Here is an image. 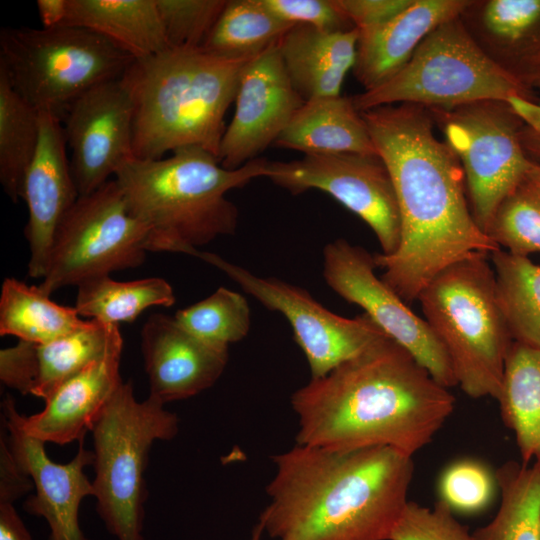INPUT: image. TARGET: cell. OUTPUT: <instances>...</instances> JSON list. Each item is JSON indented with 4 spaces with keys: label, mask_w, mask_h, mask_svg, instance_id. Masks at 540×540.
Here are the masks:
<instances>
[{
    "label": "cell",
    "mask_w": 540,
    "mask_h": 540,
    "mask_svg": "<svg viewBox=\"0 0 540 540\" xmlns=\"http://www.w3.org/2000/svg\"><path fill=\"white\" fill-rule=\"evenodd\" d=\"M394 185L401 240L391 255L375 254L380 277L407 304L441 270L500 247L472 215L459 158L435 134L428 108L386 105L361 112Z\"/></svg>",
    "instance_id": "1"
},
{
    "label": "cell",
    "mask_w": 540,
    "mask_h": 540,
    "mask_svg": "<svg viewBox=\"0 0 540 540\" xmlns=\"http://www.w3.org/2000/svg\"><path fill=\"white\" fill-rule=\"evenodd\" d=\"M448 389L385 336L292 394L296 443L331 451L383 446L412 457L452 414Z\"/></svg>",
    "instance_id": "2"
},
{
    "label": "cell",
    "mask_w": 540,
    "mask_h": 540,
    "mask_svg": "<svg viewBox=\"0 0 540 540\" xmlns=\"http://www.w3.org/2000/svg\"><path fill=\"white\" fill-rule=\"evenodd\" d=\"M259 520L278 540H388L408 503L412 457L390 447L297 444L272 457Z\"/></svg>",
    "instance_id": "3"
},
{
    "label": "cell",
    "mask_w": 540,
    "mask_h": 540,
    "mask_svg": "<svg viewBox=\"0 0 540 540\" xmlns=\"http://www.w3.org/2000/svg\"><path fill=\"white\" fill-rule=\"evenodd\" d=\"M248 61L201 47H170L134 59L121 77L133 105L134 158L161 159L180 148L200 147L219 159L224 118Z\"/></svg>",
    "instance_id": "4"
},
{
    "label": "cell",
    "mask_w": 540,
    "mask_h": 540,
    "mask_svg": "<svg viewBox=\"0 0 540 540\" xmlns=\"http://www.w3.org/2000/svg\"><path fill=\"white\" fill-rule=\"evenodd\" d=\"M257 158L230 170L200 147L170 157L126 161L115 173L130 212L148 229L147 250L192 255L217 237L235 234L237 206L226 193L265 177Z\"/></svg>",
    "instance_id": "5"
},
{
    "label": "cell",
    "mask_w": 540,
    "mask_h": 540,
    "mask_svg": "<svg viewBox=\"0 0 540 540\" xmlns=\"http://www.w3.org/2000/svg\"><path fill=\"white\" fill-rule=\"evenodd\" d=\"M488 256L477 254L447 266L417 298L450 359L457 385L475 399L498 398L514 342L497 301Z\"/></svg>",
    "instance_id": "6"
},
{
    "label": "cell",
    "mask_w": 540,
    "mask_h": 540,
    "mask_svg": "<svg viewBox=\"0 0 540 540\" xmlns=\"http://www.w3.org/2000/svg\"><path fill=\"white\" fill-rule=\"evenodd\" d=\"M133 61L109 40L78 26L0 31V71L28 104L61 121L83 94L121 79Z\"/></svg>",
    "instance_id": "7"
},
{
    "label": "cell",
    "mask_w": 540,
    "mask_h": 540,
    "mask_svg": "<svg viewBox=\"0 0 540 540\" xmlns=\"http://www.w3.org/2000/svg\"><path fill=\"white\" fill-rule=\"evenodd\" d=\"M489 99L511 104L521 117L539 101L482 52L459 16L431 31L390 80L352 97L359 112L395 104L442 108Z\"/></svg>",
    "instance_id": "8"
},
{
    "label": "cell",
    "mask_w": 540,
    "mask_h": 540,
    "mask_svg": "<svg viewBox=\"0 0 540 540\" xmlns=\"http://www.w3.org/2000/svg\"><path fill=\"white\" fill-rule=\"evenodd\" d=\"M179 420L164 404L135 397L131 381L122 382L91 429L92 481L96 510L117 540H144V473L157 440H171Z\"/></svg>",
    "instance_id": "9"
},
{
    "label": "cell",
    "mask_w": 540,
    "mask_h": 540,
    "mask_svg": "<svg viewBox=\"0 0 540 540\" xmlns=\"http://www.w3.org/2000/svg\"><path fill=\"white\" fill-rule=\"evenodd\" d=\"M147 227L129 210L115 179L80 195L55 233L38 287L47 295L85 280L136 268L146 257Z\"/></svg>",
    "instance_id": "10"
},
{
    "label": "cell",
    "mask_w": 540,
    "mask_h": 540,
    "mask_svg": "<svg viewBox=\"0 0 540 540\" xmlns=\"http://www.w3.org/2000/svg\"><path fill=\"white\" fill-rule=\"evenodd\" d=\"M428 109L460 160L472 215L486 233L499 204L531 166L520 141L525 122L502 100Z\"/></svg>",
    "instance_id": "11"
},
{
    "label": "cell",
    "mask_w": 540,
    "mask_h": 540,
    "mask_svg": "<svg viewBox=\"0 0 540 540\" xmlns=\"http://www.w3.org/2000/svg\"><path fill=\"white\" fill-rule=\"evenodd\" d=\"M217 267L268 310L278 311L290 323L302 349L311 378H320L387 336L365 313L339 316L296 285L275 277H260L217 254L196 250L194 255Z\"/></svg>",
    "instance_id": "12"
},
{
    "label": "cell",
    "mask_w": 540,
    "mask_h": 540,
    "mask_svg": "<svg viewBox=\"0 0 540 540\" xmlns=\"http://www.w3.org/2000/svg\"><path fill=\"white\" fill-rule=\"evenodd\" d=\"M265 177L292 195L311 189L329 194L371 228L381 254L398 249L399 206L390 173L378 154H306L287 162L267 161Z\"/></svg>",
    "instance_id": "13"
},
{
    "label": "cell",
    "mask_w": 540,
    "mask_h": 540,
    "mask_svg": "<svg viewBox=\"0 0 540 540\" xmlns=\"http://www.w3.org/2000/svg\"><path fill=\"white\" fill-rule=\"evenodd\" d=\"M374 255L343 238L323 250V277L349 303L364 309L379 328L405 348L441 385H457L450 359L433 331L380 277Z\"/></svg>",
    "instance_id": "14"
},
{
    "label": "cell",
    "mask_w": 540,
    "mask_h": 540,
    "mask_svg": "<svg viewBox=\"0 0 540 540\" xmlns=\"http://www.w3.org/2000/svg\"><path fill=\"white\" fill-rule=\"evenodd\" d=\"M132 124V100L121 79L93 87L70 107L62 126L80 195L101 187L134 158Z\"/></svg>",
    "instance_id": "15"
},
{
    "label": "cell",
    "mask_w": 540,
    "mask_h": 540,
    "mask_svg": "<svg viewBox=\"0 0 540 540\" xmlns=\"http://www.w3.org/2000/svg\"><path fill=\"white\" fill-rule=\"evenodd\" d=\"M277 43L250 59L242 70L234 114L219 151L220 164L226 169H238L274 145L305 102L289 80Z\"/></svg>",
    "instance_id": "16"
},
{
    "label": "cell",
    "mask_w": 540,
    "mask_h": 540,
    "mask_svg": "<svg viewBox=\"0 0 540 540\" xmlns=\"http://www.w3.org/2000/svg\"><path fill=\"white\" fill-rule=\"evenodd\" d=\"M14 400L7 396L2 403V422L9 448L34 486L35 493L24 502V510L43 517L50 528V540H88L79 525V508L87 496H93L92 481L84 469L93 464V452L79 441L78 451L65 464L52 461L45 443L27 435L13 412Z\"/></svg>",
    "instance_id": "17"
},
{
    "label": "cell",
    "mask_w": 540,
    "mask_h": 540,
    "mask_svg": "<svg viewBox=\"0 0 540 540\" xmlns=\"http://www.w3.org/2000/svg\"><path fill=\"white\" fill-rule=\"evenodd\" d=\"M39 124V142L24 178L22 199L28 208V275L43 279L57 228L80 194L67 157L62 121L39 112Z\"/></svg>",
    "instance_id": "18"
},
{
    "label": "cell",
    "mask_w": 540,
    "mask_h": 540,
    "mask_svg": "<svg viewBox=\"0 0 540 540\" xmlns=\"http://www.w3.org/2000/svg\"><path fill=\"white\" fill-rule=\"evenodd\" d=\"M140 348L149 396L164 405L213 386L228 362V348L195 337L164 314H153L144 323Z\"/></svg>",
    "instance_id": "19"
},
{
    "label": "cell",
    "mask_w": 540,
    "mask_h": 540,
    "mask_svg": "<svg viewBox=\"0 0 540 540\" xmlns=\"http://www.w3.org/2000/svg\"><path fill=\"white\" fill-rule=\"evenodd\" d=\"M123 341L118 325L96 320L47 343L19 340L0 351V379L23 395L45 399L61 383Z\"/></svg>",
    "instance_id": "20"
},
{
    "label": "cell",
    "mask_w": 540,
    "mask_h": 540,
    "mask_svg": "<svg viewBox=\"0 0 540 540\" xmlns=\"http://www.w3.org/2000/svg\"><path fill=\"white\" fill-rule=\"evenodd\" d=\"M122 349L123 341L61 383L44 399L40 412L25 416L13 402L12 412L20 428L44 443L64 445L83 440L123 382Z\"/></svg>",
    "instance_id": "21"
},
{
    "label": "cell",
    "mask_w": 540,
    "mask_h": 540,
    "mask_svg": "<svg viewBox=\"0 0 540 540\" xmlns=\"http://www.w3.org/2000/svg\"><path fill=\"white\" fill-rule=\"evenodd\" d=\"M459 19L495 65L533 91L540 73V0H470Z\"/></svg>",
    "instance_id": "22"
},
{
    "label": "cell",
    "mask_w": 540,
    "mask_h": 540,
    "mask_svg": "<svg viewBox=\"0 0 540 540\" xmlns=\"http://www.w3.org/2000/svg\"><path fill=\"white\" fill-rule=\"evenodd\" d=\"M470 0H414L404 12L378 27L359 32L353 74L364 91L395 76L424 38L458 17Z\"/></svg>",
    "instance_id": "23"
},
{
    "label": "cell",
    "mask_w": 540,
    "mask_h": 540,
    "mask_svg": "<svg viewBox=\"0 0 540 540\" xmlns=\"http://www.w3.org/2000/svg\"><path fill=\"white\" fill-rule=\"evenodd\" d=\"M359 32H326L296 24L278 41V51L289 80L304 101L341 95L356 59Z\"/></svg>",
    "instance_id": "24"
},
{
    "label": "cell",
    "mask_w": 540,
    "mask_h": 540,
    "mask_svg": "<svg viewBox=\"0 0 540 540\" xmlns=\"http://www.w3.org/2000/svg\"><path fill=\"white\" fill-rule=\"evenodd\" d=\"M275 146L306 154H377L367 126L351 98L320 97L305 101Z\"/></svg>",
    "instance_id": "25"
},
{
    "label": "cell",
    "mask_w": 540,
    "mask_h": 540,
    "mask_svg": "<svg viewBox=\"0 0 540 540\" xmlns=\"http://www.w3.org/2000/svg\"><path fill=\"white\" fill-rule=\"evenodd\" d=\"M63 26L91 30L134 59L170 48L156 0H67Z\"/></svg>",
    "instance_id": "26"
},
{
    "label": "cell",
    "mask_w": 540,
    "mask_h": 540,
    "mask_svg": "<svg viewBox=\"0 0 540 540\" xmlns=\"http://www.w3.org/2000/svg\"><path fill=\"white\" fill-rule=\"evenodd\" d=\"M496 400L504 424L514 433L521 462L540 469V350L512 343Z\"/></svg>",
    "instance_id": "27"
},
{
    "label": "cell",
    "mask_w": 540,
    "mask_h": 540,
    "mask_svg": "<svg viewBox=\"0 0 540 540\" xmlns=\"http://www.w3.org/2000/svg\"><path fill=\"white\" fill-rule=\"evenodd\" d=\"M74 307L59 305L38 286L5 278L0 296V335L42 344L88 324Z\"/></svg>",
    "instance_id": "28"
},
{
    "label": "cell",
    "mask_w": 540,
    "mask_h": 540,
    "mask_svg": "<svg viewBox=\"0 0 540 540\" xmlns=\"http://www.w3.org/2000/svg\"><path fill=\"white\" fill-rule=\"evenodd\" d=\"M490 257L497 301L513 341L540 350V265L502 248Z\"/></svg>",
    "instance_id": "29"
},
{
    "label": "cell",
    "mask_w": 540,
    "mask_h": 540,
    "mask_svg": "<svg viewBox=\"0 0 540 540\" xmlns=\"http://www.w3.org/2000/svg\"><path fill=\"white\" fill-rule=\"evenodd\" d=\"M175 300L172 286L163 278L121 282L102 275L77 286L74 308L81 317L118 325L135 321L149 307L172 306Z\"/></svg>",
    "instance_id": "30"
},
{
    "label": "cell",
    "mask_w": 540,
    "mask_h": 540,
    "mask_svg": "<svg viewBox=\"0 0 540 540\" xmlns=\"http://www.w3.org/2000/svg\"><path fill=\"white\" fill-rule=\"evenodd\" d=\"M500 505L474 540H540V469L508 461L495 471Z\"/></svg>",
    "instance_id": "31"
},
{
    "label": "cell",
    "mask_w": 540,
    "mask_h": 540,
    "mask_svg": "<svg viewBox=\"0 0 540 540\" xmlns=\"http://www.w3.org/2000/svg\"><path fill=\"white\" fill-rule=\"evenodd\" d=\"M293 26L260 0H230L201 48L227 59L250 60L276 44Z\"/></svg>",
    "instance_id": "32"
},
{
    "label": "cell",
    "mask_w": 540,
    "mask_h": 540,
    "mask_svg": "<svg viewBox=\"0 0 540 540\" xmlns=\"http://www.w3.org/2000/svg\"><path fill=\"white\" fill-rule=\"evenodd\" d=\"M39 136V112L16 93L0 71V183L14 203L22 199Z\"/></svg>",
    "instance_id": "33"
},
{
    "label": "cell",
    "mask_w": 540,
    "mask_h": 540,
    "mask_svg": "<svg viewBox=\"0 0 540 540\" xmlns=\"http://www.w3.org/2000/svg\"><path fill=\"white\" fill-rule=\"evenodd\" d=\"M486 233L510 253L540 252V167L531 164L499 204Z\"/></svg>",
    "instance_id": "34"
},
{
    "label": "cell",
    "mask_w": 540,
    "mask_h": 540,
    "mask_svg": "<svg viewBox=\"0 0 540 540\" xmlns=\"http://www.w3.org/2000/svg\"><path fill=\"white\" fill-rule=\"evenodd\" d=\"M174 318L195 337L226 348L244 339L251 325L247 300L240 293L224 287L177 311Z\"/></svg>",
    "instance_id": "35"
},
{
    "label": "cell",
    "mask_w": 540,
    "mask_h": 540,
    "mask_svg": "<svg viewBox=\"0 0 540 540\" xmlns=\"http://www.w3.org/2000/svg\"><path fill=\"white\" fill-rule=\"evenodd\" d=\"M498 491L495 472L474 459L449 464L438 481L439 501L453 513H479L489 507Z\"/></svg>",
    "instance_id": "36"
},
{
    "label": "cell",
    "mask_w": 540,
    "mask_h": 540,
    "mask_svg": "<svg viewBox=\"0 0 540 540\" xmlns=\"http://www.w3.org/2000/svg\"><path fill=\"white\" fill-rule=\"evenodd\" d=\"M227 0H156L172 48L202 47Z\"/></svg>",
    "instance_id": "37"
},
{
    "label": "cell",
    "mask_w": 540,
    "mask_h": 540,
    "mask_svg": "<svg viewBox=\"0 0 540 540\" xmlns=\"http://www.w3.org/2000/svg\"><path fill=\"white\" fill-rule=\"evenodd\" d=\"M388 540H474L441 501L433 508L408 501Z\"/></svg>",
    "instance_id": "38"
},
{
    "label": "cell",
    "mask_w": 540,
    "mask_h": 540,
    "mask_svg": "<svg viewBox=\"0 0 540 540\" xmlns=\"http://www.w3.org/2000/svg\"><path fill=\"white\" fill-rule=\"evenodd\" d=\"M262 5L283 21L309 25L326 32L354 29L334 0H260Z\"/></svg>",
    "instance_id": "39"
},
{
    "label": "cell",
    "mask_w": 540,
    "mask_h": 540,
    "mask_svg": "<svg viewBox=\"0 0 540 540\" xmlns=\"http://www.w3.org/2000/svg\"><path fill=\"white\" fill-rule=\"evenodd\" d=\"M357 30L383 25L410 7L414 0H334Z\"/></svg>",
    "instance_id": "40"
},
{
    "label": "cell",
    "mask_w": 540,
    "mask_h": 540,
    "mask_svg": "<svg viewBox=\"0 0 540 540\" xmlns=\"http://www.w3.org/2000/svg\"><path fill=\"white\" fill-rule=\"evenodd\" d=\"M32 489H34L33 482L16 462L9 448L5 429L1 425L0 503H14Z\"/></svg>",
    "instance_id": "41"
},
{
    "label": "cell",
    "mask_w": 540,
    "mask_h": 540,
    "mask_svg": "<svg viewBox=\"0 0 540 540\" xmlns=\"http://www.w3.org/2000/svg\"><path fill=\"white\" fill-rule=\"evenodd\" d=\"M0 540H32L13 503H0Z\"/></svg>",
    "instance_id": "42"
},
{
    "label": "cell",
    "mask_w": 540,
    "mask_h": 540,
    "mask_svg": "<svg viewBox=\"0 0 540 540\" xmlns=\"http://www.w3.org/2000/svg\"><path fill=\"white\" fill-rule=\"evenodd\" d=\"M520 141L529 162L540 167V102L535 114L524 123Z\"/></svg>",
    "instance_id": "43"
},
{
    "label": "cell",
    "mask_w": 540,
    "mask_h": 540,
    "mask_svg": "<svg viewBox=\"0 0 540 540\" xmlns=\"http://www.w3.org/2000/svg\"><path fill=\"white\" fill-rule=\"evenodd\" d=\"M36 5L44 28L63 26L67 14V0H37Z\"/></svg>",
    "instance_id": "44"
},
{
    "label": "cell",
    "mask_w": 540,
    "mask_h": 540,
    "mask_svg": "<svg viewBox=\"0 0 540 540\" xmlns=\"http://www.w3.org/2000/svg\"><path fill=\"white\" fill-rule=\"evenodd\" d=\"M264 533L263 523L259 520L254 526L250 540H261Z\"/></svg>",
    "instance_id": "45"
},
{
    "label": "cell",
    "mask_w": 540,
    "mask_h": 540,
    "mask_svg": "<svg viewBox=\"0 0 540 540\" xmlns=\"http://www.w3.org/2000/svg\"><path fill=\"white\" fill-rule=\"evenodd\" d=\"M532 90L534 92L538 91L540 93V73L538 74V76L536 77V79L534 80L532 84Z\"/></svg>",
    "instance_id": "46"
}]
</instances>
